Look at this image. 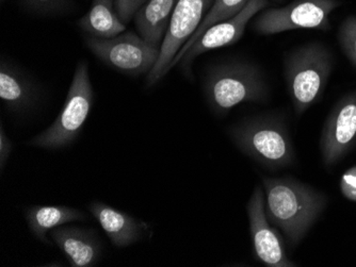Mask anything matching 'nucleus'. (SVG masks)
Instances as JSON below:
<instances>
[{"label":"nucleus","instance_id":"obj_23","mask_svg":"<svg viewBox=\"0 0 356 267\" xmlns=\"http://www.w3.org/2000/svg\"><path fill=\"white\" fill-rule=\"evenodd\" d=\"M13 143L11 139L6 135L5 129H3V123L0 126V167L3 169L6 163L9 160V157L11 155L12 150H13Z\"/></svg>","mask_w":356,"mask_h":267},{"label":"nucleus","instance_id":"obj_8","mask_svg":"<svg viewBox=\"0 0 356 267\" xmlns=\"http://www.w3.org/2000/svg\"><path fill=\"white\" fill-rule=\"evenodd\" d=\"M213 3V0H176L159 58L147 74V87H154L169 74L172 62L197 31Z\"/></svg>","mask_w":356,"mask_h":267},{"label":"nucleus","instance_id":"obj_5","mask_svg":"<svg viewBox=\"0 0 356 267\" xmlns=\"http://www.w3.org/2000/svg\"><path fill=\"white\" fill-rule=\"evenodd\" d=\"M93 103L94 89L90 79L89 64L86 60H81L76 67L61 112L46 130L32 137L28 144L47 150L71 146L83 131Z\"/></svg>","mask_w":356,"mask_h":267},{"label":"nucleus","instance_id":"obj_3","mask_svg":"<svg viewBox=\"0 0 356 267\" xmlns=\"http://www.w3.org/2000/svg\"><path fill=\"white\" fill-rule=\"evenodd\" d=\"M235 146L258 164L271 171L287 169L296 162V153L285 117L266 113L243 119L229 127Z\"/></svg>","mask_w":356,"mask_h":267},{"label":"nucleus","instance_id":"obj_15","mask_svg":"<svg viewBox=\"0 0 356 267\" xmlns=\"http://www.w3.org/2000/svg\"><path fill=\"white\" fill-rule=\"evenodd\" d=\"M176 0H147L136 13L134 21L140 37L156 47H161Z\"/></svg>","mask_w":356,"mask_h":267},{"label":"nucleus","instance_id":"obj_10","mask_svg":"<svg viewBox=\"0 0 356 267\" xmlns=\"http://www.w3.org/2000/svg\"><path fill=\"white\" fill-rule=\"evenodd\" d=\"M356 146V91L338 101L325 119L320 137L322 162L335 166Z\"/></svg>","mask_w":356,"mask_h":267},{"label":"nucleus","instance_id":"obj_17","mask_svg":"<svg viewBox=\"0 0 356 267\" xmlns=\"http://www.w3.org/2000/svg\"><path fill=\"white\" fill-rule=\"evenodd\" d=\"M77 26L86 35L97 39H112L126 31V24L118 15L113 0H93Z\"/></svg>","mask_w":356,"mask_h":267},{"label":"nucleus","instance_id":"obj_14","mask_svg":"<svg viewBox=\"0 0 356 267\" xmlns=\"http://www.w3.org/2000/svg\"><path fill=\"white\" fill-rule=\"evenodd\" d=\"M51 235L71 266H95L101 260L103 248L94 230L78 227H58L51 231Z\"/></svg>","mask_w":356,"mask_h":267},{"label":"nucleus","instance_id":"obj_20","mask_svg":"<svg viewBox=\"0 0 356 267\" xmlns=\"http://www.w3.org/2000/svg\"><path fill=\"white\" fill-rule=\"evenodd\" d=\"M338 42L346 57L356 69V17H348L338 30Z\"/></svg>","mask_w":356,"mask_h":267},{"label":"nucleus","instance_id":"obj_22","mask_svg":"<svg viewBox=\"0 0 356 267\" xmlns=\"http://www.w3.org/2000/svg\"><path fill=\"white\" fill-rule=\"evenodd\" d=\"M339 187L345 198L356 203V166L351 167L343 173Z\"/></svg>","mask_w":356,"mask_h":267},{"label":"nucleus","instance_id":"obj_2","mask_svg":"<svg viewBox=\"0 0 356 267\" xmlns=\"http://www.w3.org/2000/svg\"><path fill=\"white\" fill-rule=\"evenodd\" d=\"M202 89L208 107L219 117L242 103H265L270 96L261 67L247 60H227L210 65L204 74Z\"/></svg>","mask_w":356,"mask_h":267},{"label":"nucleus","instance_id":"obj_6","mask_svg":"<svg viewBox=\"0 0 356 267\" xmlns=\"http://www.w3.org/2000/svg\"><path fill=\"white\" fill-rule=\"evenodd\" d=\"M85 43L104 64L131 77L147 75L160 55L159 47L151 45L131 31H125L112 39L86 35Z\"/></svg>","mask_w":356,"mask_h":267},{"label":"nucleus","instance_id":"obj_9","mask_svg":"<svg viewBox=\"0 0 356 267\" xmlns=\"http://www.w3.org/2000/svg\"><path fill=\"white\" fill-rule=\"evenodd\" d=\"M269 5L270 0H250L237 15L208 28L205 33L194 42L193 45L190 46L176 67H179L183 75L189 80H192L194 60L208 51L237 43L245 33L250 21Z\"/></svg>","mask_w":356,"mask_h":267},{"label":"nucleus","instance_id":"obj_4","mask_svg":"<svg viewBox=\"0 0 356 267\" xmlns=\"http://www.w3.org/2000/svg\"><path fill=\"white\" fill-rule=\"evenodd\" d=\"M333 69V55L321 43L300 46L286 55L284 74L298 115L321 99Z\"/></svg>","mask_w":356,"mask_h":267},{"label":"nucleus","instance_id":"obj_12","mask_svg":"<svg viewBox=\"0 0 356 267\" xmlns=\"http://www.w3.org/2000/svg\"><path fill=\"white\" fill-rule=\"evenodd\" d=\"M41 97L37 81L8 60L0 62V98L9 112L24 114L35 109Z\"/></svg>","mask_w":356,"mask_h":267},{"label":"nucleus","instance_id":"obj_1","mask_svg":"<svg viewBox=\"0 0 356 267\" xmlns=\"http://www.w3.org/2000/svg\"><path fill=\"white\" fill-rule=\"evenodd\" d=\"M263 187L268 219L295 248L321 216L329 198L325 193L289 176L264 177Z\"/></svg>","mask_w":356,"mask_h":267},{"label":"nucleus","instance_id":"obj_11","mask_svg":"<svg viewBox=\"0 0 356 267\" xmlns=\"http://www.w3.org/2000/svg\"><path fill=\"white\" fill-rule=\"evenodd\" d=\"M247 212L254 254L257 260L270 267L297 266L288 258L281 235L270 224L266 213V197L261 187L254 190L247 205Z\"/></svg>","mask_w":356,"mask_h":267},{"label":"nucleus","instance_id":"obj_13","mask_svg":"<svg viewBox=\"0 0 356 267\" xmlns=\"http://www.w3.org/2000/svg\"><path fill=\"white\" fill-rule=\"evenodd\" d=\"M88 209L117 248H125L139 242L149 229L147 223L102 201H93Z\"/></svg>","mask_w":356,"mask_h":267},{"label":"nucleus","instance_id":"obj_24","mask_svg":"<svg viewBox=\"0 0 356 267\" xmlns=\"http://www.w3.org/2000/svg\"><path fill=\"white\" fill-rule=\"evenodd\" d=\"M0 1H1V3H5L6 0H0Z\"/></svg>","mask_w":356,"mask_h":267},{"label":"nucleus","instance_id":"obj_7","mask_svg":"<svg viewBox=\"0 0 356 267\" xmlns=\"http://www.w3.org/2000/svg\"><path fill=\"white\" fill-rule=\"evenodd\" d=\"M341 5V0H295L285 7L261 11L252 27L261 35H277L296 29L329 31L330 15Z\"/></svg>","mask_w":356,"mask_h":267},{"label":"nucleus","instance_id":"obj_19","mask_svg":"<svg viewBox=\"0 0 356 267\" xmlns=\"http://www.w3.org/2000/svg\"><path fill=\"white\" fill-rule=\"evenodd\" d=\"M19 6L28 13L39 17H53L67 13L73 3L72 0H19Z\"/></svg>","mask_w":356,"mask_h":267},{"label":"nucleus","instance_id":"obj_16","mask_svg":"<svg viewBox=\"0 0 356 267\" xmlns=\"http://www.w3.org/2000/svg\"><path fill=\"white\" fill-rule=\"evenodd\" d=\"M25 217L30 232L45 244H49L47 233L54 229L87 218L83 211L67 206L29 207Z\"/></svg>","mask_w":356,"mask_h":267},{"label":"nucleus","instance_id":"obj_21","mask_svg":"<svg viewBox=\"0 0 356 267\" xmlns=\"http://www.w3.org/2000/svg\"><path fill=\"white\" fill-rule=\"evenodd\" d=\"M115 9L118 15L124 24L127 25L135 17L140 8L147 3V0H113Z\"/></svg>","mask_w":356,"mask_h":267},{"label":"nucleus","instance_id":"obj_18","mask_svg":"<svg viewBox=\"0 0 356 267\" xmlns=\"http://www.w3.org/2000/svg\"><path fill=\"white\" fill-rule=\"evenodd\" d=\"M249 1L250 0H213V6L210 8L205 19H203V21H202L200 27L197 28V31L194 33V35L190 37L189 41L185 44L183 49L177 53L175 59L173 60L171 65H170L169 71L173 69L174 67H176L178 61L183 57L184 53L189 49L190 46L193 45L194 42L197 41L208 28L235 17L247 6ZM271 1H273V3H283L284 0H271Z\"/></svg>","mask_w":356,"mask_h":267}]
</instances>
